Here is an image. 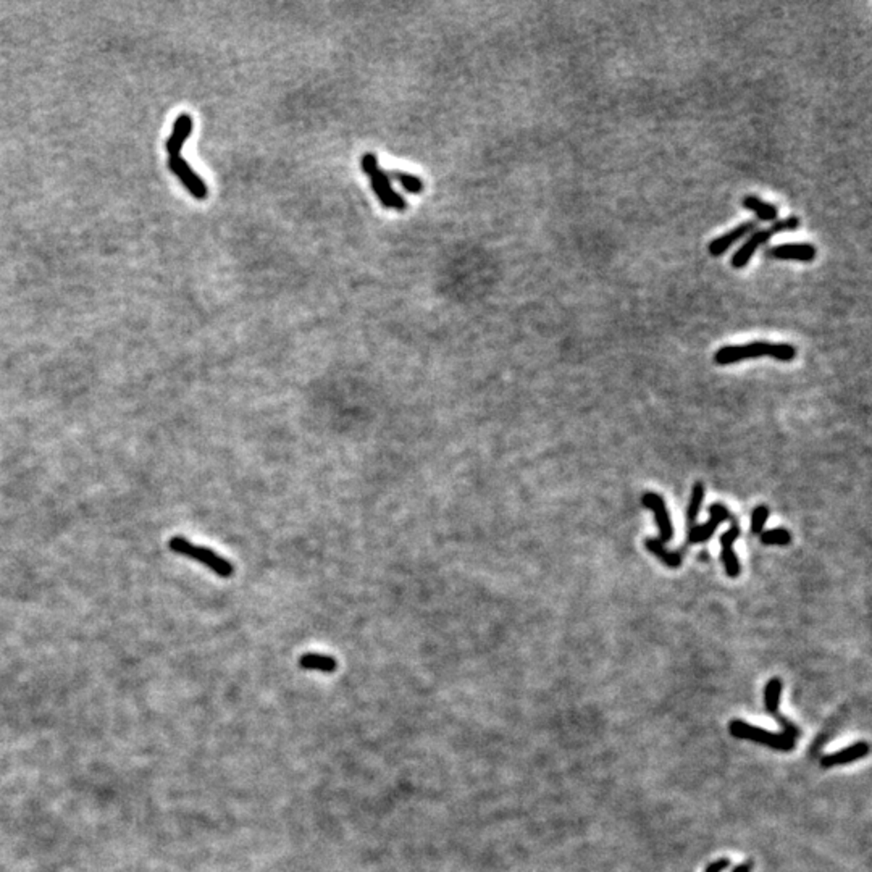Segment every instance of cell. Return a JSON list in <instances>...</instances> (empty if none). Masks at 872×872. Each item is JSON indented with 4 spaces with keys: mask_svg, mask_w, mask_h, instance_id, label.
I'll use <instances>...</instances> for the list:
<instances>
[{
    "mask_svg": "<svg viewBox=\"0 0 872 872\" xmlns=\"http://www.w3.org/2000/svg\"><path fill=\"white\" fill-rule=\"evenodd\" d=\"M644 546H647L648 551L653 554V556L658 558L662 564H666L667 567L678 569L682 565L680 554L669 551L659 538H648V540L644 541Z\"/></svg>",
    "mask_w": 872,
    "mask_h": 872,
    "instance_id": "cell-14",
    "label": "cell"
},
{
    "mask_svg": "<svg viewBox=\"0 0 872 872\" xmlns=\"http://www.w3.org/2000/svg\"><path fill=\"white\" fill-rule=\"evenodd\" d=\"M360 165H362V170H364V173L369 177L372 189L377 194L378 201H380L387 208H394V211H398V212H404L407 207L404 197L394 191V188L391 186V178L388 177L387 172H383L380 165H378L377 155L372 154V152H367V154H364V157H362Z\"/></svg>",
    "mask_w": 872,
    "mask_h": 872,
    "instance_id": "cell-4",
    "label": "cell"
},
{
    "mask_svg": "<svg viewBox=\"0 0 872 872\" xmlns=\"http://www.w3.org/2000/svg\"><path fill=\"white\" fill-rule=\"evenodd\" d=\"M782 687H784V683L777 677L771 678V680L766 683V688H764V706H766V711L769 712V714L774 716L779 712Z\"/></svg>",
    "mask_w": 872,
    "mask_h": 872,
    "instance_id": "cell-16",
    "label": "cell"
},
{
    "mask_svg": "<svg viewBox=\"0 0 872 872\" xmlns=\"http://www.w3.org/2000/svg\"><path fill=\"white\" fill-rule=\"evenodd\" d=\"M740 535V530L737 525H732L730 529L721 536V543H722V560L724 565H726V572L730 579H735V577L740 575V562L737 556H735L733 551V543L737 540Z\"/></svg>",
    "mask_w": 872,
    "mask_h": 872,
    "instance_id": "cell-11",
    "label": "cell"
},
{
    "mask_svg": "<svg viewBox=\"0 0 872 872\" xmlns=\"http://www.w3.org/2000/svg\"><path fill=\"white\" fill-rule=\"evenodd\" d=\"M741 204H743V207L746 211L753 212L758 217L760 222H771L774 223L775 220L779 217V208L774 206V204H769L766 201L760 199V197L748 194L745 196L743 199H741Z\"/></svg>",
    "mask_w": 872,
    "mask_h": 872,
    "instance_id": "cell-13",
    "label": "cell"
},
{
    "mask_svg": "<svg viewBox=\"0 0 872 872\" xmlns=\"http://www.w3.org/2000/svg\"><path fill=\"white\" fill-rule=\"evenodd\" d=\"M730 866V861L727 858L717 859V861H712L711 864H707L706 872H722L724 869H727Z\"/></svg>",
    "mask_w": 872,
    "mask_h": 872,
    "instance_id": "cell-21",
    "label": "cell"
},
{
    "mask_svg": "<svg viewBox=\"0 0 872 872\" xmlns=\"http://www.w3.org/2000/svg\"><path fill=\"white\" fill-rule=\"evenodd\" d=\"M168 548L172 549L173 553L181 554V556L189 558L196 560V562L206 565L207 569H211L215 575L222 577V579H230V577H233L235 574L233 564H231L228 559L222 558L218 553L212 551V549L197 546L183 536L170 538Z\"/></svg>",
    "mask_w": 872,
    "mask_h": 872,
    "instance_id": "cell-3",
    "label": "cell"
},
{
    "mask_svg": "<svg viewBox=\"0 0 872 872\" xmlns=\"http://www.w3.org/2000/svg\"><path fill=\"white\" fill-rule=\"evenodd\" d=\"M709 515L711 517L706 524L695 525L692 530H688V543H693V545H696V543L707 541L712 536V534L717 530V526L724 522V520L732 519V514H730L729 509L721 502L711 504Z\"/></svg>",
    "mask_w": 872,
    "mask_h": 872,
    "instance_id": "cell-8",
    "label": "cell"
},
{
    "mask_svg": "<svg viewBox=\"0 0 872 872\" xmlns=\"http://www.w3.org/2000/svg\"><path fill=\"white\" fill-rule=\"evenodd\" d=\"M764 256L772 260H795V262H813L818 256V249L809 242H786L769 247Z\"/></svg>",
    "mask_w": 872,
    "mask_h": 872,
    "instance_id": "cell-7",
    "label": "cell"
},
{
    "mask_svg": "<svg viewBox=\"0 0 872 872\" xmlns=\"http://www.w3.org/2000/svg\"><path fill=\"white\" fill-rule=\"evenodd\" d=\"M705 501V485L701 483V481H696L692 488V496H690V504L687 509V524H688V530H692L693 526L696 525V519H698L701 504Z\"/></svg>",
    "mask_w": 872,
    "mask_h": 872,
    "instance_id": "cell-17",
    "label": "cell"
},
{
    "mask_svg": "<svg viewBox=\"0 0 872 872\" xmlns=\"http://www.w3.org/2000/svg\"><path fill=\"white\" fill-rule=\"evenodd\" d=\"M299 666L307 671L328 673L336 669V661L335 658H331V656H326V654L309 653V654L301 656V659H299Z\"/></svg>",
    "mask_w": 872,
    "mask_h": 872,
    "instance_id": "cell-15",
    "label": "cell"
},
{
    "mask_svg": "<svg viewBox=\"0 0 872 872\" xmlns=\"http://www.w3.org/2000/svg\"><path fill=\"white\" fill-rule=\"evenodd\" d=\"M642 504L656 515V522H658V526H659V540L662 543L671 541L672 535H673V529H672V522L669 517V511H667V507H666V501L662 500L659 495H656V493L648 491L643 495Z\"/></svg>",
    "mask_w": 872,
    "mask_h": 872,
    "instance_id": "cell-9",
    "label": "cell"
},
{
    "mask_svg": "<svg viewBox=\"0 0 872 872\" xmlns=\"http://www.w3.org/2000/svg\"><path fill=\"white\" fill-rule=\"evenodd\" d=\"M756 230H758V222H756V220H750V222L741 223L735 230L729 231V233H726V235L716 237V240H712L709 242V254H711L712 257L722 256V254H726L729 249L735 244V242H738L740 240H743L745 236L755 233Z\"/></svg>",
    "mask_w": 872,
    "mask_h": 872,
    "instance_id": "cell-10",
    "label": "cell"
},
{
    "mask_svg": "<svg viewBox=\"0 0 872 872\" xmlns=\"http://www.w3.org/2000/svg\"><path fill=\"white\" fill-rule=\"evenodd\" d=\"M729 732L732 733L735 738L751 740L755 741V743L771 746V748L779 751H791L796 746V740L789 737L786 733L767 732V730L755 727L745 721H738V719L730 722Z\"/></svg>",
    "mask_w": 872,
    "mask_h": 872,
    "instance_id": "cell-6",
    "label": "cell"
},
{
    "mask_svg": "<svg viewBox=\"0 0 872 872\" xmlns=\"http://www.w3.org/2000/svg\"><path fill=\"white\" fill-rule=\"evenodd\" d=\"M761 541L764 545L774 546V545H780V546H786L790 545L791 541V535L789 530L785 529H774V530H767L761 534Z\"/></svg>",
    "mask_w": 872,
    "mask_h": 872,
    "instance_id": "cell-19",
    "label": "cell"
},
{
    "mask_svg": "<svg viewBox=\"0 0 872 872\" xmlns=\"http://www.w3.org/2000/svg\"><path fill=\"white\" fill-rule=\"evenodd\" d=\"M191 133L192 117L188 115V113H181L177 120H175L172 134H170V138L165 143V149L168 152V167L179 178L184 188L191 192L192 197L204 201L208 194L207 184L204 183V179L191 168L189 163L181 157V149H183V146L186 141H188Z\"/></svg>",
    "mask_w": 872,
    "mask_h": 872,
    "instance_id": "cell-1",
    "label": "cell"
},
{
    "mask_svg": "<svg viewBox=\"0 0 872 872\" xmlns=\"http://www.w3.org/2000/svg\"><path fill=\"white\" fill-rule=\"evenodd\" d=\"M732 872H751V863H741Z\"/></svg>",
    "mask_w": 872,
    "mask_h": 872,
    "instance_id": "cell-22",
    "label": "cell"
},
{
    "mask_svg": "<svg viewBox=\"0 0 872 872\" xmlns=\"http://www.w3.org/2000/svg\"><path fill=\"white\" fill-rule=\"evenodd\" d=\"M769 355L780 362H791L796 358V348L786 343L756 341L743 346H724L714 354V362L719 365L737 364L745 359H755Z\"/></svg>",
    "mask_w": 872,
    "mask_h": 872,
    "instance_id": "cell-2",
    "label": "cell"
},
{
    "mask_svg": "<svg viewBox=\"0 0 872 872\" xmlns=\"http://www.w3.org/2000/svg\"><path fill=\"white\" fill-rule=\"evenodd\" d=\"M869 753V745L866 743V741H859V743H854L852 746H848V748H843L839 753H834V755L824 756L823 760H820V764H823L824 767H834V766H845V764H850L856 760H861V758L868 756Z\"/></svg>",
    "mask_w": 872,
    "mask_h": 872,
    "instance_id": "cell-12",
    "label": "cell"
},
{
    "mask_svg": "<svg viewBox=\"0 0 872 872\" xmlns=\"http://www.w3.org/2000/svg\"><path fill=\"white\" fill-rule=\"evenodd\" d=\"M800 225H801V220L794 215V217H789L784 220H775L769 228L756 230L755 233H751L748 240L743 242V246H741L738 251L733 254L732 267L737 270L746 267L750 260L753 259V256H755V252L758 251V249H760L762 244H766L771 237L782 233V231H794L796 228H800Z\"/></svg>",
    "mask_w": 872,
    "mask_h": 872,
    "instance_id": "cell-5",
    "label": "cell"
},
{
    "mask_svg": "<svg viewBox=\"0 0 872 872\" xmlns=\"http://www.w3.org/2000/svg\"><path fill=\"white\" fill-rule=\"evenodd\" d=\"M769 517V509L766 506H758L751 514V531L753 534H761L766 520Z\"/></svg>",
    "mask_w": 872,
    "mask_h": 872,
    "instance_id": "cell-20",
    "label": "cell"
},
{
    "mask_svg": "<svg viewBox=\"0 0 872 872\" xmlns=\"http://www.w3.org/2000/svg\"><path fill=\"white\" fill-rule=\"evenodd\" d=\"M389 178H393L394 181H398V183L403 186V188L411 192V194H418V192L423 191V181L420 178L414 177V175L401 172V170H393V172L388 173Z\"/></svg>",
    "mask_w": 872,
    "mask_h": 872,
    "instance_id": "cell-18",
    "label": "cell"
}]
</instances>
